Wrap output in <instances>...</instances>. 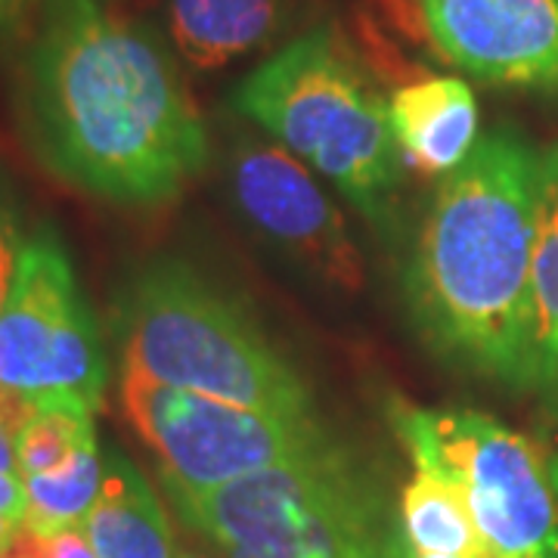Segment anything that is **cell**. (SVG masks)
Wrapping results in <instances>:
<instances>
[{
  "instance_id": "6da1fadb",
  "label": "cell",
  "mask_w": 558,
  "mask_h": 558,
  "mask_svg": "<svg viewBox=\"0 0 558 558\" xmlns=\"http://www.w3.org/2000/svg\"><path fill=\"white\" fill-rule=\"evenodd\" d=\"M20 102L35 159L106 205H168L208 161V128L174 47L106 0L40 3Z\"/></svg>"
},
{
  "instance_id": "7a4b0ae2",
  "label": "cell",
  "mask_w": 558,
  "mask_h": 558,
  "mask_svg": "<svg viewBox=\"0 0 558 558\" xmlns=\"http://www.w3.org/2000/svg\"><path fill=\"white\" fill-rule=\"evenodd\" d=\"M539 149L499 124L440 178L403 270L422 341L465 373L524 391Z\"/></svg>"
},
{
  "instance_id": "3957f363",
  "label": "cell",
  "mask_w": 558,
  "mask_h": 558,
  "mask_svg": "<svg viewBox=\"0 0 558 558\" xmlns=\"http://www.w3.org/2000/svg\"><path fill=\"white\" fill-rule=\"evenodd\" d=\"M230 102L336 183L369 223H391L407 161L376 72L336 25H317L279 47L233 87Z\"/></svg>"
},
{
  "instance_id": "277c9868",
  "label": "cell",
  "mask_w": 558,
  "mask_h": 558,
  "mask_svg": "<svg viewBox=\"0 0 558 558\" xmlns=\"http://www.w3.org/2000/svg\"><path fill=\"white\" fill-rule=\"evenodd\" d=\"M112 329L128 369L199 398L274 413H317L299 366L252 311L193 264L159 258L124 282Z\"/></svg>"
},
{
  "instance_id": "5b68a950",
  "label": "cell",
  "mask_w": 558,
  "mask_h": 558,
  "mask_svg": "<svg viewBox=\"0 0 558 558\" xmlns=\"http://www.w3.org/2000/svg\"><path fill=\"white\" fill-rule=\"evenodd\" d=\"M178 515L227 558H395L398 519L348 444L190 494L161 484Z\"/></svg>"
},
{
  "instance_id": "8992f818",
  "label": "cell",
  "mask_w": 558,
  "mask_h": 558,
  "mask_svg": "<svg viewBox=\"0 0 558 558\" xmlns=\"http://www.w3.org/2000/svg\"><path fill=\"white\" fill-rule=\"evenodd\" d=\"M388 422L413 469L450 481L494 558H558V499L534 440L478 410L391 400Z\"/></svg>"
},
{
  "instance_id": "52a82bcc",
  "label": "cell",
  "mask_w": 558,
  "mask_h": 558,
  "mask_svg": "<svg viewBox=\"0 0 558 558\" xmlns=\"http://www.w3.org/2000/svg\"><path fill=\"white\" fill-rule=\"evenodd\" d=\"M121 407L161 462V484L205 494L344 440L319 413H274L199 398L121 366Z\"/></svg>"
},
{
  "instance_id": "ba28073f",
  "label": "cell",
  "mask_w": 558,
  "mask_h": 558,
  "mask_svg": "<svg viewBox=\"0 0 558 558\" xmlns=\"http://www.w3.org/2000/svg\"><path fill=\"white\" fill-rule=\"evenodd\" d=\"M106 379L100 329L65 242L50 223H40L25 240L0 311V388L35 403L72 400L97 413Z\"/></svg>"
},
{
  "instance_id": "9c48e42d",
  "label": "cell",
  "mask_w": 558,
  "mask_h": 558,
  "mask_svg": "<svg viewBox=\"0 0 558 558\" xmlns=\"http://www.w3.org/2000/svg\"><path fill=\"white\" fill-rule=\"evenodd\" d=\"M400 35L462 75L558 97V0H379Z\"/></svg>"
},
{
  "instance_id": "30bf717a",
  "label": "cell",
  "mask_w": 558,
  "mask_h": 558,
  "mask_svg": "<svg viewBox=\"0 0 558 558\" xmlns=\"http://www.w3.org/2000/svg\"><path fill=\"white\" fill-rule=\"evenodd\" d=\"M233 202L260 236L314 277L360 292L366 267L344 218L307 165L277 140L245 134L230 153Z\"/></svg>"
},
{
  "instance_id": "8fae6325",
  "label": "cell",
  "mask_w": 558,
  "mask_h": 558,
  "mask_svg": "<svg viewBox=\"0 0 558 558\" xmlns=\"http://www.w3.org/2000/svg\"><path fill=\"white\" fill-rule=\"evenodd\" d=\"M391 134L407 168L447 178L478 143V100L453 75H418L388 97Z\"/></svg>"
},
{
  "instance_id": "7c38bea8",
  "label": "cell",
  "mask_w": 558,
  "mask_h": 558,
  "mask_svg": "<svg viewBox=\"0 0 558 558\" xmlns=\"http://www.w3.org/2000/svg\"><path fill=\"white\" fill-rule=\"evenodd\" d=\"M168 44L196 72H215L277 44L295 0H161Z\"/></svg>"
},
{
  "instance_id": "4fadbf2b",
  "label": "cell",
  "mask_w": 558,
  "mask_h": 558,
  "mask_svg": "<svg viewBox=\"0 0 558 558\" xmlns=\"http://www.w3.org/2000/svg\"><path fill=\"white\" fill-rule=\"evenodd\" d=\"M102 459H106V472H102L100 497L81 527L94 556L178 558L171 521L153 484L116 447H102Z\"/></svg>"
},
{
  "instance_id": "5bb4252c",
  "label": "cell",
  "mask_w": 558,
  "mask_h": 558,
  "mask_svg": "<svg viewBox=\"0 0 558 558\" xmlns=\"http://www.w3.org/2000/svg\"><path fill=\"white\" fill-rule=\"evenodd\" d=\"M524 395H534L558 410V140L539 149L537 161V230L531 264Z\"/></svg>"
},
{
  "instance_id": "9a60e30c",
  "label": "cell",
  "mask_w": 558,
  "mask_h": 558,
  "mask_svg": "<svg viewBox=\"0 0 558 558\" xmlns=\"http://www.w3.org/2000/svg\"><path fill=\"white\" fill-rule=\"evenodd\" d=\"M400 537L416 553L457 558H494L487 553L481 531L465 499L450 481L432 472H413L400 490Z\"/></svg>"
},
{
  "instance_id": "2e32d148",
  "label": "cell",
  "mask_w": 558,
  "mask_h": 558,
  "mask_svg": "<svg viewBox=\"0 0 558 558\" xmlns=\"http://www.w3.org/2000/svg\"><path fill=\"white\" fill-rule=\"evenodd\" d=\"M102 472H106L102 447L100 440H94L57 472L20 478L25 490L22 524L40 534L81 531L100 497Z\"/></svg>"
},
{
  "instance_id": "e0dca14e",
  "label": "cell",
  "mask_w": 558,
  "mask_h": 558,
  "mask_svg": "<svg viewBox=\"0 0 558 558\" xmlns=\"http://www.w3.org/2000/svg\"><path fill=\"white\" fill-rule=\"evenodd\" d=\"M97 440L94 410L72 400H44L16 438V475H50Z\"/></svg>"
},
{
  "instance_id": "ac0fdd59",
  "label": "cell",
  "mask_w": 558,
  "mask_h": 558,
  "mask_svg": "<svg viewBox=\"0 0 558 558\" xmlns=\"http://www.w3.org/2000/svg\"><path fill=\"white\" fill-rule=\"evenodd\" d=\"M0 558H97L87 537L81 531H62V534H40L20 524L10 543L3 546Z\"/></svg>"
},
{
  "instance_id": "d6986e66",
  "label": "cell",
  "mask_w": 558,
  "mask_h": 558,
  "mask_svg": "<svg viewBox=\"0 0 558 558\" xmlns=\"http://www.w3.org/2000/svg\"><path fill=\"white\" fill-rule=\"evenodd\" d=\"M25 230H22L20 202L13 196V190L7 186V180L0 178V311L10 299L16 267H20L22 248H25Z\"/></svg>"
},
{
  "instance_id": "ffe728a7",
  "label": "cell",
  "mask_w": 558,
  "mask_h": 558,
  "mask_svg": "<svg viewBox=\"0 0 558 558\" xmlns=\"http://www.w3.org/2000/svg\"><path fill=\"white\" fill-rule=\"evenodd\" d=\"M0 512L10 519L22 521L25 512V490H22L20 475H3L0 472Z\"/></svg>"
},
{
  "instance_id": "44dd1931",
  "label": "cell",
  "mask_w": 558,
  "mask_h": 558,
  "mask_svg": "<svg viewBox=\"0 0 558 558\" xmlns=\"http://www.w3.org/2000/svg\"><path fill=\"white\" fill-rule=\"evenodd\" d=\"M44 0H0V38H7V35H13L16 28H20L25 16L40 7Z\"/></svg>"
},
{
  "instance_id": "7402d4cb",
  "label": "cell",
  "mask_w": 558,
  "mask_h": 558,
  "mask_svg": "<svg viewBox=\"0 0 558 558\" xmlns=\"http://www.w3.org/2000/svg\"><path fill=\"white\" fill-rule=\"evenodd\" d=\"M395 558H457V556H435V553H416L407 539L400 537L398 527V539H395Z\"/></svg>"
},
{
  "instance_id": "603a6c76",
  "label": "cell",
  "mask_w": 558,
  "mask_h": 558,
  "mask_svg": "<svg viewBox=\"0 0 558 558\" xmlns=\"http://www.w3.org/2000/svg\"><path fill=\"white\" fill-rule=\"evenodd\" d=\"M20 524L22 521L10 519V515H3V512H0V553H3V546L10 543V537L16 534V527H20Z\"/></svg>"
},
{
  "instance_id": "cb8c5ba5",
  "label": "cell",
  "mask_w": 558,
  "mask_h": 558,
  "mask_svg": "<svg viewBox=\"0 0 558 558\" xmlns=\"http://www.w3.org/2000/svg\"><path fill=\"white\" fill-rule=\"evenodd\" d=\"M549 478H553V490H556V499H558V457L549 459Z\"/></svg>"
},
{
  "instance_id": "d4e9b609",
  "label": "cell",
  "mask_w": 558,
  "mask_h": 558,
  "mask_svg": "<svg viewBox=\"0 0 558 558\" xmlns=\"http://www.w3.org/2000/svg\"><path fill=\"white\" fill-rule=\"evenodd\" d=\"M178 558H211V556H202V553H190V549H183V553H178Z\"/></svg>"
}]
</instances>
